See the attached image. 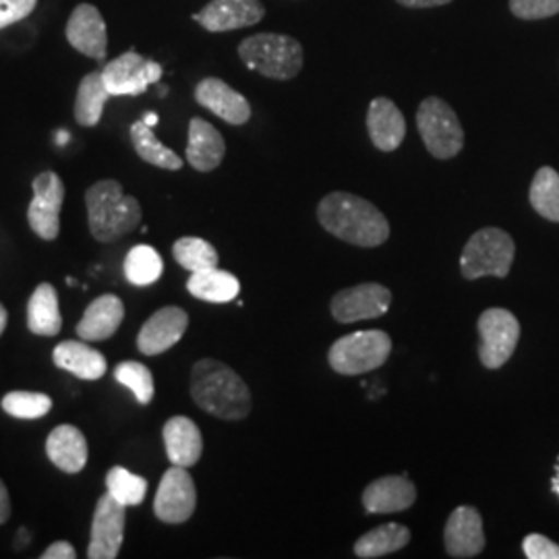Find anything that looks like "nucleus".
Listing matches in <instances>:
<instances>
[{
  "label": "nucleus",
  "instance_id": "obj_34",
  "mask_svg": "<svg viewBox=\"0 0 559 559\" xmlns=\"http://www.w3.org/2000/svg\"><path fill=\"white\" fill-rule=\"evenodd\" d=\"M147 480L127 471L124 466H112L106 475V491L122 506H140L147 496Z\"/></svg>",
  "mask_w": 559,
  "mask_h": 559
},
{
  "label": "nucleus",
  "instance_id": "obj_1",
  "mask_svg": "<svg viewBox=\"0 0 559 559\" xmlns=\"http://www.w3.org/2000/svg\"><path fill=\"white\" fill-rule=\"evenodd\" d=\"M321 226L357 247H378L390 237V224L371 201L359 195L334 191L325 195L318 205Z\"/></svg>",
  "mask_w": 559,
  "mask_h": 559
},
{
  "label": "nucleus",
  "instance_id": "obj_40",
  "mask_svg": "<svg viewBox=\"0 0 559 559\" xmlns=\"http://www.w3.org/2000/svg\"><path fill=\"white\" fill-rule=\"evenodd\" d=\"M78 558V551L75 547L69 543V540H57L52 543L44 554L41 559H75Z\"/></svg>",
  "mask_w": 559,
  "mask_h": 559
},
{
  "label": "nucleus",
  "instance_id": "obj_28",
  "mask_svg": "<svg viewBox=\"0 0 559 559\" xmlns=\"http://www.w3.org/2000/svg\"><path fill=\"white\" fill-rule=\"evenodd\" d=\"M112 98L102 71H92L81 80L75 98V120L81 127H96L102 119L106 102Z\"/></svg>",
  "mask_w": 559,
  "mask_h": 559
},
{
  "label": "nucleus",
  "instance_id": "obj_9",
  "mask_svg": "<svg viewBox=\"0 0 559 559\" xmlns=\"http://www.w3.org/2000/svg\"><path fill=\"white\" fill-rule=\"evenodd\" d=\"M198 508V489L185 466L173 464L164 473L154 500L156 519L166 524H182L193 516Z\"/></svg>",
  "mask_w": 559,
  "mask_h": 559
},
{
  "label": "nucleus",
  "instance_id": "obj_4",
  "mask_svg": "<svg viewBox=\"0 0 559 559\" xmlns=\"http://www.w3.org/2000/svg\"><path fill=\"white\" fill-rule=\"evenodd\" d=\"M239 57L247 69L276 81L295 80L305 62L299 40L272 32L255 34L240 41Z\"/></svg>",
  "mask_w": 559,
  "mask_h": 559
},
{
  "label": "nucleus",
  "instance_id": "obj_24",
  "mask_svg": "<svg viewBox=\"0 0 559 559\" xmlns=\"http://www.w3.org/2000/svg\"><path fill=\"white\" fill-rule=\"evenodd\" d=\"M59 369L83 381H98L108 371V360L96 348L87 346L85 340H64L52 353Z\"/></svg>",
  "mask_w": 559,
  "mask_h": 559
},
{
  "label": "nucleus",
  "instance_id": "obj_26",
  "mask_svg": "<svg viewBox=\"0 0 559 559\" xmlns=\"http://www.w3.org/2000/svg\"><path fill=\"white\" fill-rule=\"evenodd\" d=\"M27 328L36 336H57L62 330L60 318L59 293L52 284L44 282L27 302Z\"/></svg>",
  "mask_w": 559,
  "mask_h": 559
},
{
  "label": "nucleus",
  "instance_id": "obj_11",
  "mask_svg": "<svg viewBox=\"0 0 559 559\" xmlns=\"http://www.w3.org/2000/svg\"><path fill=\"white\" fill-rule=\"evenodd\" d=\"M162 67L154 60L145 59L135 50H127L104 69V83L112 96H141L152 83L162 78Z\"/></svg>",
  "mask_w": 559,
  "mask_h": 559
},
{
  "label": "nucleus",
  "instance_id": "obj_18",
  "mask_svg": "<svg viewBox=\"0 0 559 559\" xmlns=\"http://www.w3.org/2000/svg\"><path fill=\"white\" fill-rule=\"evenodd\" d=\"M195 100L228 124L239 127L251 119L249 100L218 78L201 80L195 87Z\"/></svg>",
  "mask_w": 559,
  "mask_h": 559
},
{
  "label": "nucleus",
  "instance_id": "obj_20",
  "mask_svg": "<svg viewBox=\"0 0 559 559\" xmlns=\"http://www.w3.org/2000/svg\"><path fill=\"white\" fill-rule=\"evenodd\" d=\"M367 131L380 152H394L406 138V120L390 98H376L367 110Z\"/></svg>",
  "mask_w": 559,
  "mask_h": 559
},
{
  "label": "nucleus",
  "instance_id": "obj_15",
  "mask_svg": "<svg viewBox=\"0 0 559 559\" xmlns=\"http://www.w3.org/2000/svg\"><path fill=\"white\" fill-rule=\"evenodd\" d=\"M67 41L83 57L94 60L106 59L108 52V29L98 7L81 2L71 13L64 27Z\"/></svg>",
  "mask_w": 559,
  "mask_h": 559
},
{
  "label": "nucleus",
  "instance_id": "obj_37",
  "mask_svg": "<svg viewBox=\"0 0 559 559\" xmlns=\"http://www.w3.org/2000/svg\"><path fill=\"white\" fill-rule=\"evenodd\" d=\"M510 11L519 20H547L558 15L559 0H510Z\"/></svg>",
  "mask_w": 559,
  "mask_h": 559
},
{
  "label": "nucleus",
  "instance_id": "obj_45",
  "mask_svg": "<svg viewBox=\"0 0 559 559\" xmlns=\"http://www.w3.org/2000/svg\"><path fill=\"white\" fill-rule=\"evenodd\" d=\"M551 489H554V493H558L559 496V468H558V475L554 477V480H551Z\"/></svg>",
  "mask_w": 559,
  "mask_h": 559
},
{
  "label": "nucleus",
  "instance_id": "obj_29",
  "mask_svg": "<svg viewBox=\"0 0 559 559\" xmlns=\"http://www.w3.org/2000/svg\"><path fill=\"white\" fill-rule=\"evenodd\" d=\"M408 540H411V531L404 524H396V522L381 524L378 528L365 533L355 543V556L362 559L383 558L406 547Z\"/></svg>",
  "mask_w": 559,
  "mask_h": 559
},
{
  "label": "nucleus",
  "instance_id": "obj_12",
  "mask_svg": "<svg viewBox=\"0 0 559 559\" xmlns=\"http://www.w3.org/2000/svg\"><path fill=\"white\" fill-rule=\"evenodd\" d=\"M127 506L115 500L108 491L96 503L92 520V535L87 545L90 559H117L124 540Z\"/></svg>",
  "mask_w": 559,
  "mask_h": 559
},
{
  "label": "nucleus",
  "instance_id": "obj_35",
  "mask_svg": "<svg viewBox=\"0 0 559 559\" xmlns=\"http://www.w3.org/2000/svg\"><path fill=\"white\" fill-rule=\"evenodd\" d=\"M2 411L21 420H36L52 411V399L40 392H9L2 399Z\"/></svg>",
  "mask_w": 559,
  "mask_h": 559
},
{
  "label": "nucleus",
  "instance_id": "obj_36",
  "mask_svg": "<svg viewBox=\"0 0 559 559\" xmlns=\"http://www.w3.org/2000/svg\"><path fill=\"white\" fill-rule=\"evenodd\" d=\"M115 380L119 381L120 385H124L127 390H131L133 396L143 406L150 404L154 399V392H156L154 376L145 365H141L138 360L119 362L115 367Z\"/></svg>",
  "mask_w": 559,
  "mask_h": 559
},
{
  "label": "nucleus",
  "instance_id": "obj_21",
  "mask_svg": "<svg viewBox=\"0 0 559 559\" xmlns=\"http://www.w3.org/2000/svg\"><path fill=\"white\" fill-rule=\"evenodd\" d=\"M226 156V141L221 131L207 120L191 119L189 122V143H187V162L198 173H212L221 166Z\"/></svg>",
  "mask_w": 559,
  "mask_h": 559
},
{
  "label": "nucleus",
  "instance_id": "obj_3",
  "mask_svg": "<svg viewBox=\"0 0 559 559\" xmlns=\"http://www.w3.org/2000/svg\"><path fill=\"white\" fill-rule=\"evenodd\" d=\"M90 233L98 242H115L135 230L141 222V205L124 195L119 180H98L85 191Z\"/></svg>",
  "mask_w": 559,
  "mask_h": 559
},
{
  "label": "nucleus",
  "instance_id": "obj_41",
  "mask_svg": "<svg viewBox=\"0 0 559 559\" xmlns=\"http://www.w3.org/2000/svg\"><path fill=\"white\" fill-rule=\"evenodd\" d=\"M400 7H406V9H436V7H443V4H450L454 0H396Z\"/></svg>",
  "mask_w": 559,
  "mask_h": 559
},
{
  "label": "nucleus",
  "instance_id": "obj_32",
  "mask_svg": "<svg viewBox=\"0 0 559 559\" xmlns=\"http://www.w3.org/2000/svg\"><path fill=\"white\" fill-rule=\"evenodd\" d=\"M531 205L545 221L559 222V175L543 166L531 182Z\"/></svg>",
  "mask_w": 559,
  "mask_h": 559
},
{
  "label": "nucleus",
  "instance_id": "obj_8",
  "mask_svg": "<svg viewBox=\"0 0 559 559\" xmlns=\"http://www.w3.org/2000/svg\"><path fill=\"white\" fill-rule=\"evenodd\" d=\"M479 359L487 369H500L514 355L520 323L508 309H487L479 318Z\"/></svg>",
  "mask_w": 559,
  "mask_h": 559
},
{
  "label": "nucleus",
  "instance_id": "obj_2",
  "mask_svg": "<svg viewBox=\"0 0 559 559\" xmlns=\"http://www.w3.org/2000/svg\"><path fill=\"white\" fill-rule=\"evenodd\" d=\"M191 399L201 411L222 420L245 419L251 392L235 369L216 359H201L191 371Z\"/></svg>",
  "mask_w": 559,
  "mask_h": 559
},
{
  "label": "nucleus",
  "instance_id": "obj_39",
  "mask_svg": "<svg viewBox=\"0 0 559 559\" xmlns=\"http://www.w3.org/2000/svg\"><path fill=\"white\" fill-rule=\"evenodd\" d=\"M522 549L528 559H559V545L537 533L522 540Z\"/></svg>",
  "mask_w": 559,
  "mask_h": 559
},
{
  "label": "nucleus",
  "instance_id": "obj_42",
  "mask_svg": "<svg viewBox=\"0 0 559 559\" xmlns=\"http://www.w3.org/2000/svg\"><path fill=\"white\" fill-rule=\"evenodd\" d=\"M11 519V498H9V489L0 479V524H4Z\"/></svg>",
  "mask_w": 559,
  "mask_h": 559
},
{
  "label": "nucleus",
  "instance_id": "obj_30",
  "mask_svg": "<svg viewBox=\"0 0 559 559\" xmlns=\"http://www.w3.org/2000/svg\"><path fill=\"white\" fill-rule=\"evenodd\" d=\"M131 143L138 152L141 160L158 166L164 170H180L182 160L179 154H175L170 147H166L154 133V127H150L145 120H138L131 124Z\"/></svg>",
  "mask_w": 559,
  "mask_h": 559
},
{
  "label": "nucleus",
  "instance_id": "obj_31",
  "mask_svg": "<svg viewBox=\"0 0 559 559\" xmlns=\"http://www.w3.org/2000/svg\"><path fill=\"white\" fill-rule=\"evenodd\" d=\"M164 272L160 253L150 245H135L124 258V278L133 286H150L158 282Z\"/></svg>",
  "mask_w": 559,
  "mask_h": 559
},
{
  "label": "nucleus",
  "instance_id": "obj_38",
  "mask_svg": "<svg viewBox=\"0 0 559 559\" xmlns=\"http://www.w3.org/2000/svg\"><path fill=\"white\" fill-rule=\"evenodd\" d=\"M38 0H0V29L29 17Z\"/></svg>",
  "mask_w": 559,
  "mask_h": 559
},
{
  "label": "nucleus",
  "instance_id": "obj_17",
  "mask_svg": "<svg viewBox=\"0 0 559 559\" xmlns=\"http://www.w3.org/2000/svg\"><path fill=\"white\" fill-rule=\"evenodd\" d=\"M189 328V316L180 307H164L143 323L138 336L141 355L156 357L170 350Z\"/></svg>",
  "mask_w": 559,
  "mask_h": 559
},
{
  "label": "nucleus",
  "instance_id": "obj_46",
  "mask_svg": "<svg viewBox=\"0 0 559 559\" xmlns=\"http://www.w3.org/2000/svg\"><path fill=\"white\" fill-rule=\"evenodd\" d=\"M67 138H69V135H67V133H60L59 143H64V141H67Z\"/></svg>",
  "mask_w": 559,
  "mask_h": 559
},
{
  "label": "nucleus",
  "instance_id": "obj_13",
  "mask_svg": "<svg viewBox=\"0 0 559 559\" xmlns=\"http://www.w3.org/2000/svg\"><path fill=\"white\" fill-rule=\"evenodd\" d=\"M392 302V293L376 284L367 282L359 286H350L340 290L338 295L332 299V316L340 323H355V321L376 320L388 313Z\"/></svg>",
  "mask_w": 559,
  "mask_h": 559
},
{
  "label": "nucleus",
  "instance_id": "obj_6",
  "mask_svg": "<svg viewBox=\"0 0 559 559\" xmlns=\"http://www.w3.org/2000/svg\"><path fill=\"white\" fill-rule=\"evenodd\" d=\"M417 129L427 152L438 160H452L464 147V129L456 110L438 96L420 102Z\"/></svg>",
  "mask_w": 559,
  "mask_h": 559
},
{
  "label": "nucleus",
  "instance_id": "obj_22",
  "mask_svg": "<svg viewBox=\"0 0 559 559\" xmlns=\"http://www.w3.org/2000/svg\"><path fill=\"white\" fill-rule=\"evenodd\" d=\"M124 320V302L117 295H102L90 302L78 323V336L85 342H102L117 334Z\"/></svg>",
  "mask_w": 559,
  "mask_h": 559
},
{
  "label": "nucleus",
  "instance_id": "obj_16",
  "mask_svg": "<svg viewBox=\"0 0 559 559\" xmlns=\"http://www.w3.org/2000/svg\"><path fill=\"white\" fill-rule=\"evenodd\" d=\"M443 543L450 558H477L485 549V533L479 510L473 506H460L445 522Z\"/></svg>",
  "mask_w": 559,
  "mask_h": 559
},
{
  "label": "nucleus",
  "instance_id": "obj_43",
  "mask_svg": "<svg viewBox=\"0 0 559 559\" xmlns=\"http://www.w3.org/2000/svg\"><path fill=\"white\" fill-rule=\"evenodd\" d=\"M7 321H9V313H7V309H4L2 302H0V336H2V332L7 330Z\"/></svg>",
  "mask_w": 559,
  "mask_h": 559
},
{
  "label": "nucleus",
  "instance_id": "obj_44",
  "mask_svg": "<svg viewBox=\"0 0 559 559\" xmlns=\"http://www.w3.org/2000/svg\"><path fill=\"white\" fill-rule=\"evenodd\" d=\"M143 120H145L150 127H154V124L158 122V115H156V112H150V115H145V119Z\"/></svg>",
  "mask_w": 559,
  "mask_h": 559
},
{
  "label": "nucleus",
  "instance_id": "obj_19",
  "mask_svg": "<svg viewBox=\"0 0 559 559\" xmlns=\"http://www.w3.org/2000/svg\"><path fill=\"white\" fill-rule=\"evenodd\" d=\"M417 501V487L399 475L381 477L362 491V506L371 514L404 512Z\"/></svg>",
  "mask_w": 559,
  "mask_h": 559
},
{
  "label": "nucleus",
  "instance_id": "obj_10",
  "mask_svg": "<svg viewBox=\"0 0 559 559\" xmlns=\"http://www.w3.org/2000/svg\"><path fill=\"white\" fill-rule=\"evenodd\" d=\"M34 200L27 207L29 228L41 240H55L60 233V210L64 203V182L57 173L44 170L34 179Z\"/></svg>",
  "mask_w": 559,
  "mask_h": 559
},
{
  "label": "nucleus",
  "instance_id": "obj_14",
  "mask_svg": "<svg viewBox=\"0 0 559 559\" xmlns=\"http://www.w3.org/2000/svg\"><path fill=\"white\" fill-rule=\"evenodd\" d=\"M263 17L265 7L261 0H210L193 21L212 34H224L258 25Z\"/></svg>",
  "mask_w": 559,
  "mask_h": 559
},
{
  "label": "nucleus",
  "instance_id": "obj_23",
  "mask_svg": "<svg viewBox=\"0 0 559 559\" xmlns=\"http://www.w3.org/2000/svg\"><path fill=\"white\" fill-rule=\"evenodd\" d=\"M166 456L177 466H193L203 454V438L200 427L189 417H173L162 429Z\"/></svg>",
  "mask_w": 559,
  "mask_h": 559
},
{
  "label": "nucleus",
  "instance_id": "obj_27",
  "mask_svg": "<svg viewBox=\"0 0 559 559\" xmlns=\"http://www.w3.org/2000/svg\"><path fill=\"white\" fill-rule=\"evenodd\" d=\"M187 290L195 299L222 305V302H230L239 297L240 282L230 272L212 267L205 272L191 274V278L187 280Z\"/></svg>",
  "mask_w": 559,
  "mask_h": 559
},
{
  "label": "nucleus",
  "instance_id": "obj_5",
  "mask_svg": "<svg viewBox=\"0 0 559 559\" xmlns=\"http://www.w3.org/2000/svg\"><path fill=\"white\" fill-rule=\"evenodd\" d=\"M516 245L512 237L501 228H483L475 233L464 245L460 255V270L466 280L498 276L506 278L510 274Z\"/></svg>",
  "mask_w": 559,
  "mask_h": 559
},
{
  "label": "nucleus",
  "instance_id": "obj_7",
  "mask_svg": "<svg viewBox=\"0 0 559 559\" xmlns=\"http://www.w3.org/2000/svg\"><path fill=\"white\" fill-rule=\"evenodd\" d=\"M390 353L392 338L381 330H367L336 340L328 353V359L340 376H360L381 367Z\"/></svg>",
  "mask_w": 559,
  "mask_h": 559
},
{
  "label": "nucleus",
  "instance_id": "obj_25",
  "mask_svg": "<svg viewBox=\"0 0 559 559\" xmlns=\"http://www.w3.org/2000/svg\"><path fill=\"white\" fill-rule=\"evenodd\" d=\"M50 462L67 475H78L87 464V441L75 425H59L46 440Z\"/></svg>",
  "mask_w": 559,
  "mask_h": 559
},
{
  "label": "nucleus",
  "instance_id": "obj_33",
  "mask_svg": "<svg viewBox=\"0 0 559 559\" xmlns=\"http://www.w3.org/2000/svg\"><path fill=\"white\" fill-rule=\"evenodd\" d=\"M173 255L180 267L189 270L191 274L205 272L212 267H218V251L212 242L200 237H182L175 242Z\"/></svg>",
  "mask_w": 559,
  "mask_h": 559
}]
</instances>
